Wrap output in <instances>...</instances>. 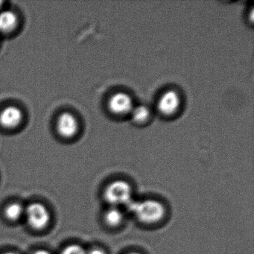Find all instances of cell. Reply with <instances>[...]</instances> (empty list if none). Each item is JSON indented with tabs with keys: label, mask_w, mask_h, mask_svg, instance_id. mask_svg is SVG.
Returning <instances> with one entry per match:
<instances>
[{
	"label": "cell",
	"mask_w": 254,
	"mask_h": 254,
	"mask_svg": "<svg viewBox=\"0 0 254 254\" xmlns=\"http://www.w3.org/2000/svg\"><path fill=\"white\" fill-rule=\"evenodd\" d=\"M139 254V253H130V254Z\"/></svg>",
	"instance_id": "cell-17"
},
{
	"label": "cell",
	"mask_w": 254,
	"mask_h": 254,
	"mask_svg": "<svg viewBox=\"0 0 254 254\" xmlns=\"http://www.w3.org/2000/svg\"><path fill=\"white\" fill-rule=\"evenodd\" d=\"M18 24V17L12 11H0V33L9 34L14 31Z\"/></svg>",
	"instance_id": "cell-8"
},
{
	"label": "cell",
	"mask_w": 254,
	"mask_h": 254,
	"mask_svg": "<svg viewBox=\"0 0 254 254\" xmlns=\"http://www.w3.org/2000/svg\"><path fill=\"white\" fill-rule=\"evenodd\" d=\"M58 133L64 138H72L78 133L79 123L71 113L65 112L59 116L57 120Z\"/></svg>",
	"instance_id": "cell-4"
},
{
	"label": "cell",
	"mask_w": 254,
	"mask_h": 254,
	"mask_svg": "<svg viewBox=\"0 0 254 254\" xmlns=\"http://www.w3.org/2000/svg\"><path fill=\"white\" fill-rule=\"evenodd\" d=\"M2 5H3V2L0 1V9H1V8H2Z\"/></svg>",
	"instance_id": "cell-16"
},
{
	"label": "cell",
	"mask_w": 254,
	"mask_h": 254,
	"mask_svg": "<svg viewBox=\"0 0 254 254\" xmlns=\"http://www.w3.org/2000/svg\"><path fill=\"white\" fill-rule=\"evenodd\" d=\"M7 219L11 221H17L24 216L25 207L17 202H13L7 205L4 210Z\"/></svg>",
	"instance_id": "cell-9"
},
{
	"label": "cell",
	"mask_w": 254,
	"mask_h": 254,
	"mask_svg": "<svg viewBox=\"0 0 254 254\" xmlns=\"http://www.w3.org/2000/svg\"><path fill=\"white\" fill-rule=\"evenodd\" d=\"M23 119V112L18 107H6L0 113V124L5 128H16L21 124Z\"/></svg>",
	"instance_id": "cell-7"
},
{
	"label": "cell",
	"mask_w": 254,
	"mask_h": 254,
	"mask_svg": "<svg viewBox=\"0 0 254 254\" xmlns=\"http://www.w3.org/2000/svg\"><path fill=\"white\" fill-rule=\"evenodd\" d=\"M32 254H51L47 250L40 249L37 250L35 252L32 253Z\"/></svg>",
	"instance_id": "cell-14"
},
{
	"label": "cell",
	"mask_w": 254,
	"mask_h": 254,
	"mask_svg": "<svg viewBox=\"0 0 254 254\" xmlns=\"http://www.w3.org/2000/svg\"><path fill=\"white\" fill-rule=\"evenodd\" d=\"M133 107L134 106L131 97L127 93L122 92L113 95L108 102L110 111L117 115L130 114Z\"/></svg>",
	"instance_id": "cell-5"
},
{
	"label": "cell",
	"mask_w": 254,
	"mask_h": 254,
	"mask_svg": "<svg viewBox=\"0 0 254 254\" xmlns=\"http://www.w3.org/2000/svg\"><path fill=\"white\" fill-rule=\"evenodd\" d=\"M24 216L29 225L36 230L46 228L51 219L48 208L39 202H32L25 207Z\"/></svg>",
	"instance_id": "cell-3"
},
{
	"label": "cell",
	"mask_w": 254,
	"mask_h": 254,
	"mask_svg": "<svg viewBox=\"0 0 254 254\" xmlns=\"http://www.w3.org/2000/svg\"><path fill=\"white\" fill-rule=\"evenodd\" d=\"M104 197L111 206H126L132 200L131 187L122 180L113 181L105 189Z\"/></svg>",
	"instance_id": "cell-2"
},
{
	"label": "cell",
	"mask_w": 254,
	"mask_h": 254,
	"mask_svg": "<svg viewBox=\"0 0 254 254\" xmlns=\"http://www.w3.org/2000/svg\"><path fill=\"white\" fill-rule=\"evenodd\" d=\"M181 105V98L175 90H168L163 93L157 103V108L162 114L172 115L175 114Z\"/></svg>",
	"instance_id": "cell-6"
},
{
	"label": "cell",
	"mask_w": 254,
	"mask_h": 254,
	"mask_svg": "<svg viewBox=\"0 0 254 254\" xmlns=\"http://www.w3.org/2000/svg\"><path fill=\"white\" fill-rule=\"evenodd\" d=\"M132 120L136 123H143L149 119L151 112L149 108L145 105L133 107L130 113Z\"/></svg>",
	"instance_id": "cell-11"
},
{
	"label": "cell",
	"mask_w": 254,
	"mask_h": 254,
	"mask_svg": "<svg viewBox=\"0 0 254 254\" xmlns=\"http://www.w3.org/2000/svg\"><path fill=\"white\" fill-rule=\"evenodd\" d=\"M87 254H105V252L103 250L99 248H93L90 251H87Z\"/></svg>",
	"instance_id": "cell-13"
},
{
	"label": "cell",
	"mask_w": 254,
	"mask_h": 254,
	"mask_svg": "<svg viewBox=\"0 0 254 254\" xmlns=\"http://www.w3.org/2000/svg\"><path fill=\"white\" fill-rule=\"evenodd\" d=\"M126 208L129 212L145 224L158 222L165 214L163 205L155 200H134L132 199L126 205Z\"/></svg>",
	"instance_id": "cell-1"
},
{
	"label": "cell",
	"mask_w": 254,
	"mask_h": 254,
	"mask_svg": "<svg viewBox=\"0 0 254 254\" xmlns=\"http://www.w3.org/2000/svg\"><path fill=\"white\" fill-rule=\"evenodd\" d=\"M61 254H87V251L81 245L71 244L65 247Z\"/></svg>",
	"instance_id": "cell-12"
},
{
	"label": "cell",
	"mask_w": 254,
	"mask_h": 254,
	"mask_svg": "<svg viewBox=\"0 0 254 254\" xmlns=\"http://www.w3.org/2000/svg\"><path fill=\"white\" fill-rule=\"evenodd\" d=\"M15 254V253H14V252H5V253H4V254Z\"/></svg>",
	"instance_id": "cell-15"
},
{
	"label": "cell",
	"mask_w": 254,
	"mask_h": 254,
	"mask_svg": "<svg viewBox=\"0 0 254 254\" xmlns=\"http://www.w3.org/2000/svg\"><path fill=\"white\" fill-rule=\"evenodd\" d=\"M105 222L111 227H117L123 223L124 220V214L121 209L117 206H111L105 212Z\"/></svg>",
	"instance_id": "cell-10"
}]
</instances>
